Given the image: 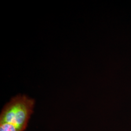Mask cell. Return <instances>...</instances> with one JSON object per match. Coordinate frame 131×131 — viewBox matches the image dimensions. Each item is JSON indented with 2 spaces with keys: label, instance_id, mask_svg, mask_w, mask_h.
I'll use <instances>...</instances> for the list:
<instances>
[{
  "label": "cell",
  "instance_id": "cell-1",
  "mask_svg": "<svg viewBox=\"0 0 131 131\" xmlns=\"http://www.w3.org/2000/svg\"><path fill=\"white\" fill-rule=\"evenodd\" d=\"M34 99L18 95L5 104L0 114V131H24L34 112Z\"/></svg>",
  "mask_w": 131,
  "mask_h": 131
}]
</instances>
